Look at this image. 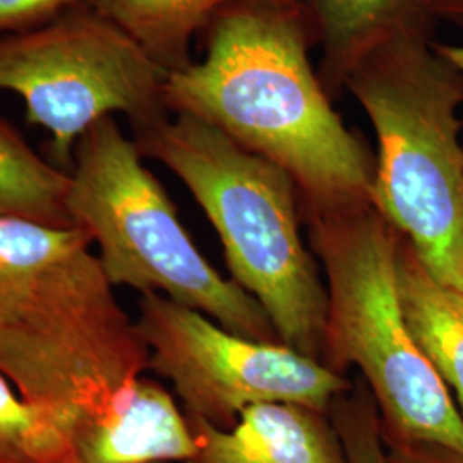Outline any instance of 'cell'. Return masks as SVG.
I'll use <instances>...</instances> for the list:
<instances>
[{
    "label": "cell",
    "instance_id": "cell-1",
    "mask_svg": "<svg viewBox=\"0 0 463 463\" xmlns=\"http://www.w3.org/2000/svg\"><path fill=\"white\" fill-rule=\"evenodd\" d=\"M201 33L203 59L166 78L168 114L196 117L287 172L300 212L373 203L376 156L335 112L300 5L233 2Z\"/></svg>",
    "mask_w": 463,
    "mask_h": 463
},
{
    "label": "cell",
    "instance_id": "cell-2",
    "mask_svg": "<svg viewBox=\"0 0 463 463\" xmlns=\"http://www.w3.org/2000/svg\"><path fill=\"white\" fill-rule=\"evenodd\" d=\"M91 246L74 227L0 218V373L69 434L149 364Z\"/></svg>",
    "mask_w": 463,
    "mask_h": 463
},
{
    "label": "cell",
    "instance_id": "cell-3",
    "mask_svg": "<svg viewBox=\"0 0 463 463\" xmlns=\"http://www.w3.org/2000/svg\"><path fill=\"white\" fill-rule=\"evenodd\" d=\"M143 158L175 174L223 246L232 280L265 309L280 344L323 364L328 294L300 231L294 181L213 126L170 114L134 131Z\"/></svg>",
    "mask_w": 463,
    "mask_h": 463
},
{
    "label": "cell",
    "instance_id": "cell-4",
    "mask_svg": "<svg viewBox=\"0 0 463 463\" xmlns=\"http://www.w3.org/2000/svg\"><path fill=\"white\" fill-rule=\"evenodd\" d=\"M344 90L376 134L374 208L436 280L463 292L462 72L432 34H405L354 67Z\"/></svg>",
    "mask_w": 463,
    "mask_h": 463
},
{
    "label": "cell",
    "instance_id": "cell-5",
    "mask_svg": "<svg viewBox=\"0 0 463 463\" xmlns=\"http://www.w3.org/2000/svg\"><path fill=\"white\" fill-rule=\"evenodd\" d=\"M300 213L328 294L323 364L342 376L359 367L384 434L463 453L462 415L405 323L400 233L373 203Z\"/></svg>",
    "mask_w": 463,
    "mask_h": 463
},
{
    "label": "cell",
    "instance_id": "cell-6",
    "mask_svg": "<svg viewBox=\"0 0 463 463\" xmlns=\"http://www.w3.org/2000/svg\"><path fill=\"white\" fill-rule=\"evenodd\" d=\"M69 174L72 225L99 248L114 287L162 294L235 335L280 344L260 302L199 252L164 185L114 117L81 136Z\"/></svg>",
    "mask_w": 463,
    "mask_h": 463
},
{
    "label": "cell",
    "instance_id": "cell-7",
    "mask_svg": "<svg viewBox=\"0 0 463 463\" xmlns=\"http://www.w3.org/2000/svg\"><path fill=\"white\" fill-rule=\"evenodd\" d=\"M166 78L86 2L30 32L0 36V90L24 101L28 122L50 134V156L67 172L78 141L101 118L124 114L136 131L170 116Z\"/></svg>",
    "mask_w": 463,
    "mask_h": 463
},
{
    "label": "cell",
    "instance_id": "cell-8",
    "mask_svg": "<svg viewBox=\"0 0 463 463\" xmlns=\"http://www.w3.org/2000/svg\"><path fill=\"white\" fill-rule=\"evenodd\" d=\"M136 331L148 369L174 384L187 419L231 430L250 405L283 402L328 414L352 381L283 344L256 342L162 294H141Z\"/></svg>",
    "mask_w": 463,
    "mask_h": 463
},
{
    "label": "cell",
    "instance_id": "cell-9",
    "mask_svg": "<svg viewBox=\"0 0 463 463\" xmlns=\"http://www.w3.org/2000/svg\"><path fill=\"white\" fill-rule=\"evenodd\" d=\"M71 451L81 463L191 462L198 438L158 381L139 376L103 412L78 420Z\"/></svg>",
    "mask_w": 463,
    "mask_h": 463
},
{
    "label": "cell",
    "instance_id": "cell-10",
    "mask_svg": "<svg viewBox=\"0 0 463 463\" xmlns=\"http://www.w3.org/2000/svg\"><path fill=\"white\" fill-rule=\"evenodd\" d=\"M328 414L268 402L248 407L231 430L189 419L199 451L189 463H347Z\"/></svg>",
    "mask_w": 463,
    "mask_h": 463
},
{
    "label": "cell",
    "instance_id": "cell-11",
    "mask_svg": "<svg viewBox=\"0 0 463 463\" xmlns=\"http://www.w3.org/2000/svg\"><path fill=\"white\" fill-rule=\"evenodd\" d=\"M321 47L319 80L331 99L365 57L405 34H432L430 0H298Z\"/></svg>",
    "mask_w": 463,
    "mask_h": 463
},
{
    "label": "cell",
    "instance_id": "cell-12",
    "mask_svg": "<svg viewBox=\"0 0 463 463\" xmlns=\"http://www.w3.org/2000/svg\"><path fill=\"white\" fill-rule=\"evenodd\" d=\"M397 287L411 335L463 419V292L436 280L402 235Z\"/></svg>",
    "mask_w": 463,
    "mask_h": 463
},
{
    "label": "cell",
    "instance_id": "cell-13",
    "mask_svg": "<svg viewBox=\"0 0 463 463\" xmlns=\"http://www.w3.org/2000/svg\"><path fill=\"white\" fill-rule=\"evenodd\" d=\"M241 0H86L148 53L166 72L193 62L191 42L216 13ZM298 5V0H268Z\"/></svg>",
    "mask_w": 463,
    "mask_h": 463
},
{
    "label": "cell",
    "instance_id": "cell-14",
    "mask_svg": "<svg viewBox=\"0 0 463 463\" xmlns=\"http://www.w3.org/2000/svg\"><path fill=\"white\" fill-rule=\"evenodd\" d=\"M71 174L38 155L0 117V218H23L71 229L67 208Z\"/></svg>",
    "mask_w": 463,
    "mask_h": 463
},
{
    "label": "cell",
    "instance_id": "cell-15",
    "mask_svg": "<svg viewBox=\"0 0 463 463\" xmlns=\"http://www.w3.org/2000/svg\"><path fill=\"white\" fill-rule=\"evenodd\" d=\"M67 453L66 420L24 400L0 373V463H57Z\"/></svg>",
    "mask_w": 463,
    "mask_h": 463
},
{
    "label": "cell",
    "instance_id": "cell-16",
    "mask_svg": "<svg viewBox=\"0 0 463 463\" xmlns=\"http://www.w3.org/2000/svg\"><path fill=\"white\" fill-rule=\"evenodd\" d=\"M328 417L340 436L347 463H388L380 412L363 378L335 398Z\"/></svg>",
    "mask_w": 463,
    "mask_h": 463
},
{
    "label": "cell",
    "instance_id": "cell-17",
    "mask_svg": "<svg viewBox=\"0 0 463 463\" xmlns=\"http://www.w3.org/2000/svg\"><path fill=\"white\" fill-rule=\"evenodd\" d=\"M86 0H0V36L30 32Z\"/></svg>",
    "mask_w": 463,
    "mask_h": 463
},
{
    "label": "cell",
    "instance_id": "cell-18",
    "mask_svg": "<svg viewBox=\"0 0 463 463\" xmlns=\"http://www.w3.org/2000/svg\"><path fill=\"white\" fill-rule=\"evenodd\" d=\"M383 432V430H381ZM388 463H463V453L448 448L409 443L383 432Z\"/></svg>",
    "mask_w": 463,
    "mask_h": 463
},
{
    "label": "cell",
    "instance_id": "cell-19",
    "mask_svg": "<svg viewBox=\"0 0 463 463\" xmlns=\"http://www.w3.org/2000/svg\"><path fill=\"white\" fill-rule=\"evenodd\" d=\"M430 11L436 23L447 21L463 28V0H430Z\"/></svg>",
    "mask_w": 463,
    "mask_h": 463
},
{
    "label": "cell",
    "instance_id": "cell-20",
    "mask_svg": "<svg viewBox=\"0 0 463 463\" xmlns=\"http://www.w3.org/2000/svg\"><path fill=\"white\" fill-rule=\"evenodd\" d=\"M434 47L436 50L447 57L448 61L457 67L463 76V45H453V43H441L434 40Z\"/></svg>",
    "mask_w": 463,
    "mask_h": 463
},
{
    "label": "cell",
    "instance_id": "cell-21",
    "mask_svg": "<svg viewBox=\"0 0 463 463\" xmlns=\"http://www.w3.org/2000/svg\"><path fill=\"white\" fill-rule=\"evenodd\" d=\"M57 463H81L80 462V460H78V458H76V457H74V455H72V451H71V453H67L66 457H64V458H61V460H59V462Z\"/></svg>",
    "mask_w": 463,
    "mask_h": 463
}]
</instances>
